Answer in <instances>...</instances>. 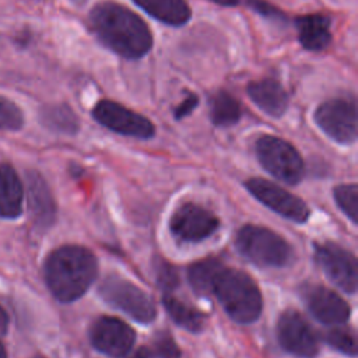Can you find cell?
I'll use <instances>...</instances> for the list:
<instances>
[{
	"label": "cell",
	"instance_id": "1",
	"mask_svg": "<svg viewBox=\"0 0 358 358\" xmlns=\"http://www.w3.org/2000/svg\"><path fill=\"white\" fill-rule=\"evenodd\" d=\"M90 25L103 46L124 59H140L152 48L148 25L116 1L96 3L90 11Z\"/></svg>",
	"mask_w": 358,
	"mask_h": 358
},
{
	"label": "cell",
	"instance_id": "2",
	"mask_svg": "<svg viewBox=\"0 0 358 358\" xmlns=\"http://www.w3.org/2000/svg\"><path fill=\"white\" fill-rule=\"evenodd\" d=\"M96 257L78 245H64L53 250L45 262V281L60 302L78 299L95 281Z\"/></svg>",
	"mask_w": 358,
	"mask_h": 358
},
{
	"label": "cell",
	"instance_id": "3",
	"mask_svg": "<svg viewBox=\"0 0 358 358\" xmlns=\"http://www.w3.org/2000/svg\"><path fill=\"white\" fill-rule=\"evenodd\" d=\"M213 294L238 323H252L262 313V294L256 282L241 270L224 267L215 278Z\"/></svg>",
	"mask_w": 358,
	"mask_h": 358
},
{
	"label": "cell",
	"instance_id": "4",
	"mask_svg": "<svg viewBox=\"0 0 358 358\" xmlns=\"http://www.w3.org/2000/svg\"><path fill=\"white\" fill-rule=\"evenodd\" d=\"M238 252L259 267H284L289 263L292 250L284 238L268 228L245 225L236 235Z\"/></svg>",
	"mask_w": 358,
	"mask_h": 358
},
{
	"label": "cell",
	"instance_id": "5",
	"mask_svg": "<svg viewBox=\"0 0 358 358\" xmlns=\"http://www.w3.org/2000/svg\"><path fill=\"white\" fill-rule=\"evenodd\" d=\"M256 155L262 166L278 180L296 185L303 176V161L288 141L275 136H262L256 141Z\"/></svg>",
	"mask_w": 358,
	"mask_h": 358
},
{
	"label": "cell",
	"instance_id": "6",
	"mask_svg": "<svg viewBox=\"0 0 358 358\" xmlns=\"http://www.w3.org/2000/svg\"><path fill=\"white\" fill-rule=\"evenodd\" d=\"M99 295L110 306L140 323H151L157 315L152 299L133 282L110 275L99 287Z\"/></svg>",
	"mask_w": 358,
	"mask_h": 358
},
{
	"label": "cell",
	"instance_id": "7",
	"mask_svg": "<svg viewBox=\"0 0 358 358\" xmlns=\"http://www.w3.org/2000/svg\"><path fill=\"white\" fill-rule=\"evenodd\" d=\"M313 119L324 134L340 144H352L357 140V103L352 98L341 96L322 102Z\"/></svg>",
	"mask_w": 358,
	"mask_h": 358
},
{
	"label": "cell",
	"instance_id": "8",
	"mask_svg": "<svg viewBox=\"0 0 358 358\" xmlns=\"http://www.w3.org/2000/svg\"><path fill=\"white\" fill-rule=\"evenodd\" d=\"M92 116L99 124L123 136L145 140L155 134V127L147 117L115 101H99L92 109Z\"/></svg>",
	"mask_w": 358,
	"mask_h": 358
},
{
	"label": "cell",
	"instance_id": "9",
	"mask_svg": "<svg viewBox=\"0 0 358 358\" xmlns=\"http://www.w3.org/2000/svg\"><path fill=\"white\" fill-rule=\"evenodd\" d=\"M280 345L299 358H315L319 352V340L309 322L296 310L282 312L277 323Z\"/></svg>",
	"mask_w": 358,
	"mask_h": 358
},
{
	"label": "cell",
	"instance_id": "10",
	"mask_svg": "<svg viewBox=\"0 0 358 358\" xmlns=\"http://www.w3.org/2000/svg\"><path fill=\"white\" fill-rule=\"evenodd\" d=\"M315 259L329 280L347 294L357 291V260L354 255L333 242L315 246Z\"/></svg>",
	"mask_w": 358,
	"mask_h": 358
},
{
	"label": "cell",
	"instance_id": "11",
	"mask_svg": "<svg viewBox=\"0 0 358 358\" xmlns=\"http://www.w3.org/2000/svg\"><path fill=\"white\" fill-rule=\"evenodd\" d=\"M245 186L260 203L277 214L295 222H305L308 220L309 208L305 201L278 185L262 178H252L245 183Z\"/></svg>",
	"mask_w": 358,
	"mask_h": 358
},
{
	"label": "cell",
	"instance_id": "12",
	"mask_svg": "<svg viewBox=\"0 0 358 358\" xmlns=\"http://www.w3.org/2000/svg\"><path fill=\"white\" fill-rule=\"evenodd\" d=\"M220 225L218 218L207 208L186 203L171 217V232L180 241L199 242L213 235Z\"/></svg>",
	"mask_w": 358,
	"mask_h": 358
},
{
	"label": "cell",
	"instance_id": "13",
	"mask_svg": "<svg viewBox=\"0 0 358 358\" xmlns=\"http://www.w3.org/2000/svg\"><path fill=\"white\" fill-rule=\"evenodd\" d=\"M90 340L98 351L110 357H123L131 350L136 333L123 320L102 316L92 323Z\"/></svg>",
	"mask_w": 358,
	"mask_h": 358
},
{
	"label": "cell",
	"instance_id": "14",
	"mask_svg": "<svg viewBox=\"0 0 358 358\" xmlns=\"http://www.w3.org/2000/svg\"><path fill=\"white\" fill-rule=\"evenodd\" d=\"M310 313L324 324H341L350 317L348 303L334 291L315 285L305 294Z\"/></svg>",
	"mask_w": 358,
	"mask_h": 358
},
{
	"label": "cell",
	"instance_id": "15",
	"mask_svg": "<svg viewBox=\"0 0 358 358\" xmlns=\"http://www.w3.org/2000/svg\"><path fill=\"white\" fill-rule=\"evenodd\" d=\"M27 193L28 207L32 221L36 228H49L56 218V204L45 179L36 173L29 172L27 175Z\"/></svg>",
	"mask_w": 358,
	"mask_h": 358
},
{
	"label": "cell",
	"instance_id": "16",
	"mask_svg": "<svg viewBox=\"0 0 358 358\" xmlns=\"http://www.w3.org/2000/svg\"><path fill=\"white\" fill-rule=\"evenodd\" d=\"M246 92L252 102L271 117H281L288 109V94L274 78L252 81L248 84Z\"/></svg>",
	"mask_w": 358,
	"mask_h": 358
},
{
	"label": "cell",
	"instance_id": "17",
	"mask_svg": "<svg viewBox=\"0 0 358 358\" xmlns=\"http://www.w3.org/2000/svg\"><path fill=\"white\" fill-rule=\"evenodd\" d=\"M298 41L301 46L310 52L326 49L331 42L330 20L320 13L305 14L295 18Z\"/></svg>",
	"mask_w": 358,
	"mask_h": 358
},
{
	"label": "cell",
	"instance_id": "18",
	"mask_svg": "<svg viewBox=\"0 0 358 358\" xmlns=\"http://www.w3.org/2000/svg\"><path fill=\"white\" fill-rule=\"evenodd\" d=\"M24 189L14 168L0 164V217L17 218L22 211Z\"/></svg>",
	"mask_w": 358,
	"mask_h": 358
},
{
	"label": "cell",
	"instance_id": "19",
	"mask_svg": "<svg viewBox=\"0 0 358 358\" xmlns=\"http://www.w3.org/2000/svg\"><path fill=\"white\" fill-rule=\"evenodd\" d=\"M148 15L161 21L162 24L180 27L185 25L190 17L192 10L186 0H133Z\"/></svg>",
	"mask_w": 358,
	"mask_h": 358
},
{
	"label": "cell",
	"instance_id": "20",
	"mask_svg": "<svg viewBox=\"0 0 358 358\" xmlns=\"http://www.w3.org/2000/svg\"><path fill=\"white\" fill-rule=\"evenodd\" d=\"M41 122L52 131L62 134H76L80 129V122L74 110L66 103L46 105L41 109Z\"/></svg>",
	"mask_w": 358,
	"mask_h": 358
},
{
	"label": "cell",
	"instance_id": "21",
	"mask_svg": "<svg viewBox=\"0 0 358 358\" xmlns=\"http://www.w3.org/2000/svg\"><path fill=\"white\" fill-rule=\"evenodd\" d=\"M210 105V119L213 124L220 127H227L238 123L242 110L239 102L228 91L220 90L208 101Z\"/></svg>",
	"mask_w": 358,
	"mask_h": 358
},
{
	"label": "cell",
	"instance_id": "22",
	"mask_svg": "<svg viewBox=\"0 0 358 358\" xmlns=\"http://www.w3.org/2000/svg\"><path fill=\"white\" fill-rule=\"evenodd\" d=\"M222 268V263L215 257L196 262L187 268V278L192 288L200 295L213 294L215 278Z\"/></svg>",
	"mask_w": 358,
	"mask_h": 358
},
{
	"label": "cell",
	"instance_id": "23",
	"mask_svg": "<svg viewBox=\"0 0 358 358\" xmlns=\"http://www.w3.org/2000/svg\"><path fill=\"white\" fill-rule=\"evenodd\" d=\"M162 302L172 320L180 327L186 329L187 331H200L203 329L204 315L201 312L169 295H165Z\"/></svg>",
	"mask_w": 358,
	"mask_h": 358
},
{
	"label": "cell",
	"instance_id": "24",
	"mask_svg": "<svg viewBox=\"0 0 358 358\" xmlns=\"http://www.w3.org/2000/svg\"><path fill=\"white\" fill-rule=\"evenodd\" d=\"M334 200L343 213L354 222L358 221V187L357 185H340L334 189Z\"/></svg>",
	"mask_w": 358,
	"mask_h": 358
},
{
	"label": "cell",
	"instance_id": "25",
	"mask_svg": "<svg viewBox=\"0 0 358 358\" xmlns=\"http://www.w3.org/2000/svg\"><path fill=\"white\" fill-rule=\"evenodd\" d=\"M326 343L347 355L354 357L357 354V337L348 329H333L326 334Z\"/></svg>",
	"mask_w": 358,
	"mask_h": 358
},
{
	"label": "cell",
	"instance_id": "26",
	"mask_svg": "<svg viewBox=\"0 0 358 358\" xmlns=\"http://www.w3.org/2000/svg\"><path fill=\"white\" fill-rule=\"evenodd\" d=\"M22 123L21 109L10 99L0 96V130H18Z\"/></svg>",
	"mask_w": 358,
	"mask_h": 358
},
{
	"label": "cell",
	"instance_id": "27",
	"mask_svg": "<svg viewBox=\"0 0 358 358\" xmlns=\"http://www.w3.org/2000/svg\"><path fill=\"white\" fill-rule=\"evenodd\" d=\"M152 355L158 358H180V351L175 344L172 336L162 330L158 331L152 338Z\"/></svg>",
	"mask_w": 358,
	"mask_h": 358
},
{
	"label": "cell",
	"instance_id": "28",
	"mask_svg": "<svg viewBox=\"0 0 358 358\" xmlns=\"http://www.w3.org/2000/svg\"><path fill=\"white\" fill-rule=\"evenodd\" d=\"M245 4L250 7L255 13L260 14L262 17L274 21V22H285L287 15L273 4H270L266 0H245Z\"/></svg>",
	"mask_w": 358,
	"mask_h": 358
},
{
	"label": "cell",
	"instance_id": "29",
	"mask_svg": "<svg viewBox=\"0 0 358 358\" xmlns=\"http://www.w3.org/2000/svg\"><path fill=\"white\" fill-rule=\"evenodd\" d=\"M157 281L159 287L165 291H171L178 284V275L173 267L168 263H161L157 266Z\"/></svg>",
	"mask_w": 358,
	"mask_h": 358
},
{
	"label": "cell",
	"instance_id": "30",
	"mask_svg": "<svg viewBox=\"0 0 358 358\" xmlns=\"http://www.w3.org/2000/svg\"><path fill=\"white\" fill-rule=\"evenodd\" d=\"M199 105V98L196 94H189L183 101L182 103H179L176 108H175V112H173V116L175 119H183L185 116L190 115L193 112V109Z\"/></svg>",
	"mask_w": 358,
	"mask_h": 358
},
{
	"label": "cell",
	"instance_id": "31",
	"mask_svg": "<svg viewBox=\"0 0 358 358\" xmlns=\"http://www.w3.org/2000/svg\"><path fill=\"white\" fill-rule=\"evenodd\" d=\"M129 358H152V352H151V350L141 347L136 352H133Z\"/></svg>",
	"mask_w": 358,
	"mask_h": 358
},
{
	"label": "cell",
	"instance_id": "32",
	"mask_svg": "<svg viewBox=\"0 0 358 358\" xmlns=\"http://www.w3.org/2000/svg\"><path fill=\"white\" fill-rule=\"evenodd\" d=\"M7 326H8V317H7L6 312L3 310V308L0 306V336L6 334Z\"/></svg>",
	"mask_w": 358,
	"mask_h": 358
},
{
	"label": "cell",
	"instance_id": "33",
	"mask_svg": "<svg viewBox=\"0 0 358 358\" xmlns=\"http://www.w3.org/2000/svg\"><path fill=\"white\" fill-rule=\"evenodd\" d=\"M213 3H217L220 6H225V7H231V6H235L239 3V0H210Z\"/></svg>",
	"mask_w": 358,
	"mask_h": 358
},
{
	"label": "cell",
	"instance_id": "34",
	"mask_svg": "<svg viewBox=\"0 0 358 358\" xmlns=\"http://www.w3.org/2000/svg\"><path fill=\"white\" fill-rule=\"evenodd\" d=\"M0 358H7V354H6V350L3 347V344L0 343Z\"/></svg>",
	"mask_w": 358,
	"mask_h": 358
},
{
	"label": "cell",
	"instance_id": "35",
	"mask_svg": "<svg viewBox=\"0 0 358 358\" xmlns=\"http://www.w3.org/2000/svg\"><path fill=\"white\" fill-rule=\"evenodd\" d=\"M35 358H43V357H35Z\"/></svg>",
	"mask_w": 358,
	"mask_h": 358
}]
</instances>
